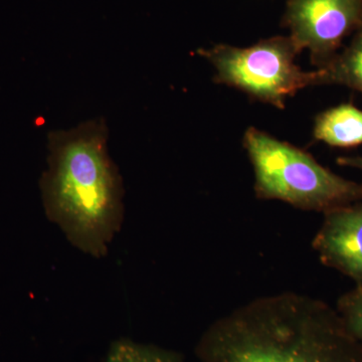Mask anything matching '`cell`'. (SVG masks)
Returning a JSON list of instances; mask_svg holds the SVG:
<instances>
[{
  "mask_svg": "<svg viewBox=\"0 0 362 362\" xmlns=\"http://www.w3.org/2000/svg\"><path fill=\"white\" fill-rule=\"evenodd\" d=\"M199 362H362L337 309L295 292L256 298L209 326Z\"/></svg>",
  "mask_w": 362,
  "mask_h": 362,
  "instance_id": "cell-1",
  "label": "cell"
},
{
  "mask_svg": "<svg viewBox=\"0 0 362 362\" xmlns=\"http://www.w3.org/2000/svg\"><path fill=\"white\" fill-rule=\"evenodd\" d=\"M105 119L49 134L47 169L40 180L47 218L78 251L106 256L124 220V187L108 151Z\"/></svg>",
  "mask_w": 362,
  "mask_h": 362,
  "instance_id": "cell-2",
  "label": "cell"
},
{
  "mask_svg": "<svg viewBox=\"0 0 362 362\" xmlns=\"http://www.w3.org/2000/svg\"><path fill=\"white\" fill-rule=\"evenodd\" d=\"M259 199L281 201L302 211L328 213L362 199V183L324 168L308 152L257 128L244 135Z\"/></svg>",
  "mask_w": 362,
  "mask_h": 362,
  "instance_id": "cell-3",
  "label": "cell"
},
{
  "mask_svg": "<svg viewBox=\"0 0 362 362\" xmlns=\"http://www.w3.org/2000/svg\"><path fill=\"white\" fill-rule=\"evenodd\" d=\"M197 52L216 70L214 82L278 109H284L287 98L300 90L316 87V71H305L295 63L301 52L289 35L262 40L247 47L221 44Z\"/></svg>",
  "mask_w": 362,
  "mask_h": 362,
  "instance_id": "cell-4",
  "label": "cell"
},
{
  "mask_svg": "<svg viewBox=\"0 0 362 362\" xmlns=\"http://www.w3.org/2000/svg\"><path fill=\"white\" fill-rule=\"evenodd\" d=\"M283 23L317 69L329 64L362 25V0H288Z\"/></svg>",
  "mask_w": 362,
  "mask_h": 362,
  "instance_id": "cell-5",
  "label": "cell"
},
{
  "mask_svg": "<svg viewBox=\"0 0 362 362\" xmlns=\"http://www.w3.org/2000/svg\"><path fill=\"white\" fill-rule=\"evenodd\" d=\"M312 246L324 266L362 289V199L324 214Z\"/></svg>",
  "mask_w": 362,
  "mask_h": 362,
  "instance_id": "cell-6",
  "label": "cell"
},
{
  "mask_svg": "<svg viewBox=\"0 0 362 362\" xmlns=\"http://www.w3.org/2000/svg\"><path fill=\"white\" fill-rule=\"evenodd\" d=\"M313 137L337 148L362 145V110L354 104L343 103L321 112L314 122Z\"/></svg>",
  "mask_w": 362,
  "mask_h": 362,
  "instance_id": "cell-7",
  "label": "cell"
},
{
  "mask_svg": "<svg viewBox=\"0 0 362 362\" xmlns=\"http://www.w3.org/2000/svg\"><path fill=\"white\" fill-rule=\"evenodd\" d=\"M315 71L316 87L343 86L362 95V25L352 35L346 47L338 52L329 64Z\"/></svg>",
  "mask_w": 362,
  "mask_h": 362,
  "instance_id": "cell-8",
  "label": "cell"
},
{
  "mask_svg": "<svg viewBox=\"0 0 362 362\" xmlns=\"http://www.w3.org/2000/svg\"><path fill=\"white\" fill-rule=\"evenodd\" d=\"M103 362H187L175 350L119 338L111 343Z\"/></svg>",
  "mask_w": 362,
  "mask_h": 362,
  "instance_id": "cell-9",
  "label": "cell"
},
{
  "mask_svg": "<svg viewBox=\"0 0 362 362\" xmlns=\"http://www.w3.org/2000/svg\"><path fill=\"white\" fill-rule=\"evenodd\" d=\"M338 314L347 330L362 344V289L354 287L338 298Z\"/></svg>",
  "mask_w": 362,
  "mask_h": 362,
  "instance_id": "cell-10",
  "label": "cell"
},
{
  "mask_svg": "<svg viewBox=\"0 0 362 362\" xmlns=\"http://www.w3.org/2000/svg\"><path fill=\"white\" fill-rule=\"evenodd\" d=\"M338 165L357 169L362 173V156H340L337 159Z\"/></svg>",
  "mask_w": 362,
  "mask_h": 362,
  "instance_id": "cell-11",
  "label": "cell"
}]
</instances>
